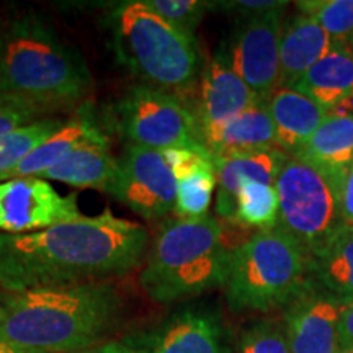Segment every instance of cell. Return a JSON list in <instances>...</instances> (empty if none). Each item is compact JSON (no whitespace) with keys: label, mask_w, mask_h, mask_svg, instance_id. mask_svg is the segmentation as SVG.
Listing matches in <instances>:
<instances>
[{"label":"cell","mask_w":353,"mask_h":353,"mask_svg":"<svg viewBox=\"0 0 353 353\" xmlns=\"http://www.w3.org/2000/svg\"><path fill=\"white\" fill-rule=\"evenodd\" d=\"M148 244V229L108 208L43 231L0 232V288L17 293L123 276L143 263Z\"/></svg>","instance_id":"6da1fadb"},{"label":"cell","mask_w":353,"mask_h":353,"mask_svg":"<svg viewBox=\"0 0 353 353\" xmlns=\"http://www.w3.org/2000/svg\"><path fill=\"white\" fill-rule=\"evenodd\" d=\"M123 299L107 281L0 293V341L44 353L94 347L117 327Z\"/></svg>","instance_id":"7a4b0ae2"},{"label":"cell","mask_w":353,"mask_h":353,"mask_svg":"<svg viewBox=\"0 0 353 353\" xmlns=\"http://www.w3.org/2000/svg\"><path fill=\"white\" fill-rule=\"evenodd\" d=\"M92 87L83 56L39 13H21L2 28V94L30 101L51 117L65 110L76 112Z\"/></svg>","instance_id":"3957f363"},{"label":"cell","mask_w":353,"mask_h":353,"mask_svg":"<svg viewBox=\"0 0 353 353\" xmlns=\"http://www.w3.org/2000/svg\"><path fill=\"white\" fill-rule=\"evenodd\" d=\"M229 257L231 249L214 216L169 219L154 237L139 283L152 301H183L223 286Z\"/></svg>","instance_id":"277c9868"},{"label":"cell","mask_w":353,"mask_h":353,"mask_svg":"<svg viewBox=\"0 0 353 353\" xmlns=\"http://www.w3.org/2000/svg\"><path fill=\"white\" fill-rule=\"evenodd\" d=\"M118 61L141 83L182 97L203 70L196 39L159 17L144 0H128L108 15Z\"/></svg>","instance_id":"5b68a950"},{"label":"cell","mask_w":353,"mask_h":353,"mask_svg":"<svg viewBox=\"0 0 353 353\" xmlns=\"http://www.w3.org/2000/svg\"><path fill=\"white\" fill-rule=\"evenodd\" d=\"M312 281L309 254L275 226L234 247L223 288L234 312H270L288 306Z\"/></svg>","instance_id":"8992f818"},{"label":"cell","mask_w":353,"mask_h":353,"mask_svg":"<svg viewBox=\"0 0 353 353\" xmlns=\"http://www.w3.org/2000/svg\"><path fill=\"white\" fill-rule=\"evenodd\" d=\"M345 172L327 170L290 157L278 175V228L314 257L343 224L342 188Z\"/></svg>","instance_id":"52a82bcc"},{"label":"cell","mask_w":353,"mask_h":353,"mask_svg":"<svg viewBox=\"0 0 353 353\" xmlns=\"http://www.w3.org/2000/svg\"><path fill=\"white\" fill-rule=\"evenodd\" d=\"M112 114L113 125L128 144L161 152L206 149L192 105L170 92L136 83L114 103Z\"/></svg>","instance_id":"ba28073f"},{"label":"cell","mask_w":353,"mask_h":353,"mask_svg":"<svg viewBox=\"0 0 353 353\" xmlns=\"http://www.w3.org/2000/svg\"><path fill=\"white\" fill-rule=\"evenodd\" d=\"M108 193L145 221H157L175 208L176 180L164 152L128 144Z\"/></svg>","instance_id":"9c48e42d"},{"label":"cell","mask_w":353,"mask_h":353,"mask_svg":"<svg viewBox=\"0 0 353 353\" xmlns=\"http://www.w3.org/2000/svg\"><path fill=\"white\" fill-rule=\"evenodd\" d=\"M286 8L237 20L226 57L234 72L267 100L280 87V41Z\"/></svg>","instance_id":"30bf717a"},{"label":"cell","mask_w":353,"mask_h":353,"mask_svg":"<svg viewBox=\"0 0 353 353\" xmlns=\"http://www.w3.org/2000/svg\"><path fill=\"white\" fill-rule=\"evenodd\" d=\"M125 341L138 353H232L219 316L201 304L180 306Z\"/></svg>","instance_id":"8fae6325"},{"label":"cell","mask_w":353,"mask_h":353,"mask_svg":"<svg viewBox=\"0 0 353 353\" xmlns=\"http://www.w3.org/2000/svg\"><path fill=\"white\" fill-rule=\"evenodd\" d=\"M82 218L77 196H63L43 179L0 182V232L30 234Z\"/></svg>","instance_id":"7c38bea8"},{"label":"cell","mask_w":353,"mask_h":353,"mask_svg":"<svg viewBox=\"0 0 353 353\" xmlns=\"http://www.w3.org/2000/svg\"><path fill=\"white\" fill-rule=\"evenodd\" d=\"M316 280L286 306L283 325L291 353H341L342 301L316 290Z\"/></svg>","instance_id":"4fadbf2b"},{"label":"cell","mask_w":353,"mask_h":353,"mask_svg":"<svg viewBox=\"0 0 353 353\" xmlns=\"http://www.w3.org/2000/svg\"><path fill=\"white\" fill-rule=\"evenodd\" d=\"M252 88L234 72L226 52L218 54L203 65L198 79V94L192 110L203 131L221 126L259 101Z\"/></svg>","instance_id":"5bb4252c"},{"label":"cell","mask_w":353,"mask_h":353,"mask_svg":"<svg viewBox=\"0 0 353 353\" xmlns=\"http://www.w3.org/2000/svg\"><path fill=\"white\" fill-rule=\"evenodd\" d=\"M88 144H108V136L101 130L92 105L85 101L50 139L30 152L7 175V180L32 179V176L37 179L44 170L51 169L69 154Z\"/></svg>","instance_id":"9a60e30c"},{"label":"cell","mask_w":353,"mask_h":353,"mask_svg":"<svg viewBox=\"0 0 353 353\" xmlns=\"http://www.w3.org/2000/svg\"><path fill=\"white\" fill-rule=\"evenodd\" d=\"M288 159V154L276 148L228 157H213L218 179L216 214L223 219L232 221L236 213V195L242 185L245 182L275 185Z\"/></svg>","instance_id":"2e32d148"},{"label":"cell","mask_w":353,"mask_h":353,"mask_svg":"<svg viewBox=\"0 0 353 353\" xmlns=\"http://www.w3.org/2000/svg\"><path fill=\"white\" fill-rule=\"evenodd\" d=\"M203 143L213 157L276 148L275 125L267 100L255 101L224 125L203 131Z\"/></svg>","instance_id":"e0dca14e"},{"label":"cell","mask_w":353,"mask_h":353,"mask_svg":"<svg viewBox=\"0 0 353 353\" xmlns=\"http://www.w3.org/2000/svg\"><path fill=\"white\" fill-rule=\"evenodd\" d=\"M335 41L312 17L294 13L283 23L280 41V87H294Z\"/></svg>","instance_id":"ac0fdd59"},{"label":"cell","mask_w":353,"mask_h":353,"mask_svg":"<svg viewBox=\"0 0 353 353\" xmlns=\"http://www.w3.org/2000/svg\"><path fill=\"white\" fill-rule=\"evenodd\" d=\"M276 149L293 157L317 131L329 112L291 87H278L267 99Z\"/></svg>","instance_id":"d6986e66"},{"label":"cell","mask_w":353,"mask_h":353,"mask_svg":"<svg viewBox=\"0 0 353 353\" xmlns=\"http://www.w3.org/2000/svg\"><path fill=\"white\" fill-rule=\"evenodd\" d=\"M325 110L353 97V51L348 41L335 43L327 54L291 87Z\"/></svg>","instance_id":"ffe728a7"},{"label":"cell","mask_w":353,"mask_h":353,"mask_svg":"<svg viewBox=\"0 0 353 353\" xmlns=\"http://www.w3.org/2000/svg\"><path fill=\"white\" fill-rule=\"evenodd\" d=\"M118 174V159L108 144H88L77 149L37 179L68 183L76 188L110 192Z\"/></svg>","instance_id":"44dd1931"},{"label":"cell","mask_w":353,"mask_h":353,"mask_svg":"<svg viewBox=\"0 0 353 353\" xmlns=\"http://www.w3.org/2000/svg\"><path fill=\"white\" fill-rule=\"evenodd\" d=\"M316 283L343 304L353 303V226L343 223L312 257Z\"/></svg>","instance_id":"7402d4cb"},{"label":"cell","mask_w":353,"mask_h":353,"mask_svg":"<svg viewBox=\"0 0 353 353\" xmlns=\"http://www.w3.org/2000/svg\"><path fill=\"white\" fill-rule=\"evenodd\" d=\"M293 157L327 170L345 172L353 165V117L327 114Z\"/></svg>","instance_id":"603a6c76"},{"label":"cell","mask_w":353,"mask_h":353,"mask_svg":"<svg viewBox=\"0 0 353 353\" xmlns=\"http://www.w3.org/2000/svg\"><path fill=\"white\" fill-rule=\"evenodd\" d=\"M280 200L275 185L245 182L236 195V213L232 223L244 228L270 229L278 224Z\"/></svg>","instance_id":"cb8c5ba5"},{"label":"cell","mask_w":353,"mask_h":353,"mask_svg":"<svg viewBox=\"0 0 353 353\" xmlns=\"http://www.w3.org/2000/svg\"><path fill=\"white\" fill-rule=\"evenodd\" d=\"M64 121L59 117H46L0 138V182H6L7 175L30 152L50 139Z\"/></svg>","instance_id":"d4e9b609"},{"label":"cell","mask_w":353,"mask_h":353,"mask_svg":"<svg viewBox=\"0 0 353 353\" xmlns=\"http://www.w3.org/2000/svg\"><path fill=\"white\" fill-rule=\"evenodd\" d=\"M218 185L214 161H206L196 169L176 179L174 213L176 218H201L208 214L213 192Z\"/></svg>","instance_id":"484cf974"},{"label":"cell","mask_w":353,"mask_h":353,"mask_svg":"<svg viewBox=\"0 0 353 353\" xmlns=\"http://www.w3.org/2000/svg\"><path fill=\"white\" fill-rule=\"evenodd\" d=\"M296 8L312 17L335 43L353 37V0H301Z\"/></svg>","instance_id":"4316f807"},{"label":"cell","mask_w":353,"mask_h":353,"mask_svg":"<svg viewBox=\"0 0 353 353\" xmlns=\"http://www.w3.org/2000/svg\"><path fill=\"white\" fill-rule=\"evenodd\" d=\"M237 353H291L283 322L263 319L241 334Z\"/></svg>","instance_id":"83f0119b"},{"label":"cell","mask_w":353,"mask_h":353,"mask_svg":"<svg viewBox=\"0 0 353 353\" xmlns=\"http://www.w3.org/2000/svg\"><path fill=\"white\" fill-rule=\"evenodd\" d=\"M144 2L175 28L193 37L205 13L213 7V2H201V0H144Z\"/></svg>","instance_id":"f1b7e54d"},{"label":"cell","mask_w":353,"mask_h":353,"mask_svg":"<svg viewBox=\"0 0 353 353\" xmlns=\"http://www.w3.org/2000/svg\"><path fill=\"white\" fill-rule=\"evenodd\" d=\"M46 118L41 110L19 97L0 92V138Z\"/></svg>","instance_id":"f546056e"},{"label":"cell","mask_w":353,"mask_h":353,"mask_svg":"<svg viewBox=\"0 0 353 353\" xmlns=\"http://www.w3.org/2000/svg\"><path fill=\"white\" fill-rule=\"evenodd\" d=\"M219 10L234 13L237 20L260 17L265 13L283 10L288 7V2H278V0H234V2H213Z\"/></svg>","instance_id":"4dcf8cb0"},{"label":"cell","mask_w":353,"mask_h":353,"mask_svg":"<svg viewBox=\"0 0 353 353\" xmlns=\"http://www.w3.org/2000/svg\"><path fill=\"white\" fill-rule=\"evenodd\" d=\"M339 342H341V352L353 350V303L343 306L341 324H339Z\"/></svg>","instance_id":"1f68e13d"},{"label":"cell","mask_w":353,"mask_h":353,"mask_svg":"<svg viewBox=\"0 0 353 353\" xmlns=\"http://www.w3.org/2000/svg\"><path fill=\"white\" fill-rule=\"evenodd\" d=\"M342 219L353 226V165L347 170L342 188Z\"/></svg>","instance_id":"d6a6232c"},{"label":"cell","mask_w":353,"mask_h":353,"mask_svg":"<svg viewBox=\"0 0 353 353\" xmlns=\"http://www.w3.org/2000/svg\"><path fill=\"white\" fill-rule=\"evenodd\" d=\"M74 353H138L132 348L130 343H128L125 339L123 341H107L97 343L94 347L83 348L81 352H74Z\"/></svg>","instance_id":"836d02e7"},{"label":"cell","mask_w":353,"mask_h":353,"mask_svg":"<svg viewBox=\"0 0 353 353\" xmlns=\"http://www.w3.org/2000/svg\"><path fill=\"white\" fill-rule=\"evenodd\" d=\"M0 353H44V352L32 350V348L15 345V343H12V342L0 341Z\"/></svg>","instance_id":"e575fe53"},{"label":"cell","mask_w":353,"mask_h":353,"mask_svg":"<svg viewBox=\"0 0 353 353\" xmlns=\"http://www.w3.org/2000/svg\"><path fill=\"white\" fill-rule=\"evenodd\" d=\"M0 59H2V28H0Z\"/></svg>","instance_id":"d590c367"},{"label":"cell","mask_w":353,"mask_h":353,"mask_svg":"<svg viewBox=\"0 0 353 353\" xmlns=\"http://www.w3.org/2000/svg\"><path fill=\"white\" fill-rule=\"evenodd\" d=\"M348 44H350V48H352V51H353V37L348 39Z\"/></svg>","instance_id":"8d00e7d4"},{"label":"cell","mask_w":353,"mask_h":353,"mask_svg":"<svg viewBox=\"0 0 353 353\" xmlns=\"http://www.w3.org/2000/svg\"><path fill=\"white\" fill-rule=\"evenodd\" d=\"M341 353H353V350H348V352H341Z\"/></svg>","instance_id":"74e56055"}]
</instances>
